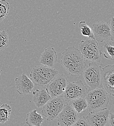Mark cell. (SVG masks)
Listing matches in <instances>:
<instances>
[{"mask_svg": "<svg viewBox=\"0 0 114 126\" xmlns=\"http://www.w3.org/2000/svg\"><path fill=\"white\" fill-rule=\"evenodd\" d=\"M58 74L57 70L44 65L34 66L30 73V79L33 83L39 86L47 85Z\"/></svg>", "mask_w": 114, "mask_h": 126, "instance_id": "3957f363", "label": "cell"}, {"mask_svg": "<svg viewBox=\"0 0 114 126\" xmlns=\"http://www.w3.org/2000/svg\"><path fill=\"white\" fill-rule=\"evenodd\" d=\"M9 36L6 32L0 31V51L5 49L8 46Z\"/></svg>", "mask_w": 114, "mask_h": 126, "instance_id": "7402d4cb", "label": "cell"}, {"mask_svg": "<svg viewBox=\"0 0 114 126\" xmlns=\"http://www.w3.org/2000/svg\"><path fill=\"white\" fill-rule=\"evenodd\" d=\"M114 17L112 16L111 17V18L110 19V24H109V27H110V32H111V36H112V39H114Z\"/></svg>", "mask_w": 114, "mask_h": 126, "instance_id": "cb8c5ba5", "label": "cell"}, {"mask_svg": "<svg viewBox=\"0 0 114 126\" xmlns=\"http://www.w3.org/2000/svg\"><path fill=\"white\" fill-rule=\"evenodd\" d=\"M32 94L33 101L37 108L43 107L51 98L46 89H36Z\"/></svg>", "mask_w": 114, "mask_h": 126, "instance_id": "9a60e30c", "label": "cell"}, {"mask_svg": "<svg viewBox=\"0 0 114 126\" xmlns=\"http://www.w3.org/2000/svg\"><path fill=\"white\" fill-rule=\"evenodd\" d=\"M68 82L65 74L57 75L47 85L45 89L51 97H56L63 94Z\"/></svg>", "mask_w": 114, "mask_h": 126, "instance_id": "ba28073f", "label": "cell"}, {"mask_svg": "<svg viewBox=\"0 0 114 126\" xmlns=\"http://www.w3.org/2000/svg\"><path fill=\"white\" fill-rule=\"evenodd\" d=\"M102 68L97 63H89L86 65L82 74L86 84L90 90L102 87L101 83Z\"/></svg>", "mask_w": 114, "mask_h": 126, "instance_id": "5b68a950", "label": "cell"}, {"mask_svg": "<svg viewBox=\"0 0 114 126\" xmlns=\"http://www.w3.org/2000/svg\"><path fill=\"white\" fill-rule=\"evenodd\" d=\"M110 110L107 109L96 112H90L85 117L90 126H108Z\"/></svg>", "mask_w": 114, "mask_h": 126, "instance_id": "7c38bea8", "label": "cell"}, {"mask_svg": "<svg viewBox=\"0 0 114 126\" xmlns=\"http://www.w3.org/2000/svg\"><path fill=\"white\" fill-rule=\"evenodd\" d=\"M88 91V88L80 80L73 82L68 81L62 95L65 102H67L81 96H85Z\"/></svg>", "mask_w": 114, "mask_h": 126, "instance_id": "52a82bcc", "label": "cell"}, {"mask_svg": "<svg viewBox=\"0 0 114 126\" xmlns=\"http://www.w3.org/2000/svg\"><path fill=\"white\" fill-rule=\"evenodd\" d=\"M77 113H81L85 111L88 108L85 96H81L67 102Z\"/></svg>", "mask_w": 114, "mask_h": 126, "instance_id": "ac0fdd59", "label": "cell"}, {"mask_svg": "<svg viewBox=\"0 0 114 126\" xmlns=\"http://www.w3.org/2000/svg\"><path fill=\"white\" fill-rule=\"evenodd\" d=\"M78 49L84 60L97 63L100 62L102 52L98 42L95 39L89 38L81 40L79 44Z\"/></svg>", "mask_w": 114, "mask_h": 126, "instance_id": "277c9868", "label": "cell"}, {"mask_svg": "<svg viewBox=\"0 0 114 126\" xmlns=\"http://www.w3.org/2000/svg\"><path fill=\"white\" fill-rule=\"evenodd\" d=\"M74 126H90V124L85 117H81L80 118H78L77 121L73 125Z\"/></svg>", "mask_w": 114, "mask_h": 126, "instance_id": "603a6c76", "label": "cell"}, {"mask_svg": "<svg viewBox=\"0 0 114 126\" xmlns=\"http://www.w3.org/2000/svg\"><path fill=\"white\" fill-rule=\"evenodd\" d=\"M15 81L16 91L19 94H29L34 87L32 80L25 73H22L16 78Z\"/></svg>", "mask_w": 114, "mask_h": 126, "instance_id": "4fadbf2b", "label": "cell"}, {"mask_svg": "<svg viewBox=\"0 0 114 126\" xmlns=\"http://www.w3.org/2000/svg\"><path fill=\"white\" fill-rule=\"evenodd\" d=\"M79 49L72 46L65 48L61 57V64L67 72L72 76L82 74L87 64Z\"/></svg>", "mask_w": 114, "mask_h": 126, "instance_id": "6da1fadb", "label": "cell"}, {"mask_svg": "<svg viewBox=\"0 0 114 126\" xmlns=\"http://www.w3.org/2000/svg\"><path fill=\"white\" fill-rule=\"evenodd\" d=\"M9 10V2L6 0H0V22L8 15Z\"/></svg>", "mask_w": 114, "mask_h": 126, "instance_id": "44dd1931", "label": "cell"}, {"mask_svg": "<svg viewBox=\"0 0 114 126\" xmlns=\"http://www.w3.org/2000/svg\"><path fill=\"white\" fill-rule=\"evenodd\" d=\"M91 29L94 38L98 42H102L108 39L113 40L108 23L104 21L96 23L92 25Z\"/></svg>", "mask_w": 114, "mask_h": 126, "instance_id": "8fae6325", "label": "cell"}, {"mask_svg": "<svg viewBox=\"0 0 114 126\" xmlns=\"http://www.w3.org/2000/svg\"><path fill=\"white\" fill-rule=\"evenodd\" d=\"M65 103L62 95L51 97L43 106L42 114L46 117L47 121H52L57 118L63 110Z\"/></svg>", "mask_w": 114, "mask_h": 126, "instance_id": "8992f818", "label": "cell"}, {"mask_svg": "<svg viewBox=\"0 0 114 126\" xmlns=\"http://www.w3.org/2000/svg\"><path fill=\"white\" fill-rule=\"evenodd\" d=\"M1 72H2V71H1V70H0V74H1Z\"/></svg>", "mask_w": 114, "mask_h": 126, "instance_id": "484cf974", "label": "cell"}, {"mask_svg": "<svg viewBox=\"0 0 114 126\" xmlns=\"http://www.w3.org/2000/svg\"><path fill=\"white\" fill-rule=\"evenodd\" d=\"M43 121V117L40 114L37 113L35 109L30 111L26 115L25 122L28 126H40Z\"/></svg>", "mask_w": 114, "mask_h": 126, "instance_id": "e0dca14e", "label": "cell"}, {"mask_svg": "<svg viewBox=\"0 0 114 126\" xmlns=\"http://www.w3.org/2000/svg\"><path fill=\"white\" fill-rule=\"evenodd\" d=\"M101 83L102 87L109 94L114 95V65L108 64L102 68Z\"/></svg>", "mask_w": 114, "mask_h": 126, "instance_id": "30bf717a", "label": "cell"}, {"mask_svg": "<svg viewBox=\"0 0 114 126\" xmlns=\"http://www.w3.org/2000/svg\"><path fill=\"white\" fill-rule=\"evenodd\" d=\"M79 27L83 36L87 37L89 38L95 39L92 29L87 25L85 21H81L79 22Z\"/></svg>", "mask_w": 114, "mask_h": 126, "instance_id": "ffe728a7", "label": "cell"}, {"mask_svg": "<svg viewBox=\"0 0 114 126\" xmlns=\"http://www.w3.org/2000/svg\"><path fill=\"white\" fill-rule=\"evenodd\" d=\"M85 98L90 112L107 109L109 102L108 93L103 87L89 90Z\"/></svg>", "mask_w": 114, "mask_h": 126, "instance_id": "7a4b0ae2", "label": "cell"}, {"mask_svg": "<svg viewBox=\"0 0 114 126\" xmlns=\"http://www.w3.org/2000/svg\"><path fill=\"white\" fill-rule=\"evenodd\" d=\"M57 125L60 126H73L79 118L77 112L66 102L62 111L57 117Z\"/></svg>", "mask_w": 114, "mask_h": 126, "instance_id": "9c48e42d", "label": "cell"}, {"mask_svg": "<svg viewBox=\"0 0 114 126\" xmlns=\"http://www.w3.org/2000/svg\"><path fill=\"white\" fill-rule=\"evenodd\" d=\"M101 52L104 57L109 60H114V40L106 39L98 43Z\"/></svg>", "mask_w": 114, "mask_h": 126, "instance_id": "2e32d148", "label": "cell"}, {"mask_svg": "<svg viewBox=\"0 0 114 126\" xmlns=\"http://www.w3.org/2000/svg\"><path fill=\"white\" fill-rule=\"evenodd\" d=\"M11 108L7 104H3L0 106V123L3 124L7 122L10 117Z\"/></svg>", "mask_w": 114, "mask_h": 126, "instance_id": "d6986e66", "label": "cell"}, {"mask_svg": "<svg viewBox=\"0 0 114 126\" xmlns=\"http://www.w3.org/2000/svg\"><path fill=\"white\" fill-rule=\"evenodd\" d=\"M108 126H114V113L113 112L110 111L108 118Z\"/></svg>", "mask_w": 114, "mask_h": 126, "instance_id": "d4e9b609", "label": "cell"}, {"mask_svg": "<svg viewBox=\"0 0 114 126\" xmlns=\"http://www.w3.org/2000/svg\"><path fill=\"white\" fill-rule=\"evenodd\" d=\"M57 61V55L54 48L51 47L46 48L42 53L39 62L42 65L53 67Z\"/></svg>", "mask_w": 114, "mask_h": 126, "instance_id": "5bb4252c", "label": "cell"}]
</instances>
